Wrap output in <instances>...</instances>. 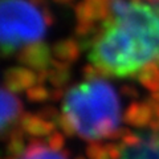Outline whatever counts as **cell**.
Here are the masks:
<instances>
[{
  "mask_svg": "<svg viewBox=\"0 0 159 159\" xmlns=\"http://www.w3.org/2000/svg\"><path fill=\"white\" fill-rule=\"evenodd\" d=\"M74 32L88 69L113 80L159 81V9L147 0H78Z\"/></svg>",
  "mask_w": 159,
  "mask_h": 159,
  "instance_id": "cell-1",
  "label": "cell"
},
{
  "mask_svg": "<svg viewBox=\"0 0 159 159\" xmlns=\"http://www.w3.org/2000/svg\"><path fill=\"white\" fill-rule=\"evenodd\" d=\"M0 27L3 56L62 90L81 48L76 39L53 41L49 0H2Z\"/></svg>",
  "mask_w": 159,
  "mask_h": 159,
  "instance_id": "cell-2",
  "label": "cell"
},
{
  "mask_svg": "<svg viewBox=\"0 0 159 159\" xmlns=\"http://www.w3.org/2000/svg\"><path fill=\"white\" fill-rule=\"evenodd\" d=\"M58 98L60 130L89 147L114 142L130 130L134 109L142 97L133 86L117 85L113 78L86 69Z\"/></svg>",
  "mask_w": 159,
  "mask_h": 159,
  "instance_id": "cell-3",
  "label": "cell"
},
{
  "mask_svg": "<svg viewBox=\"0 0 159 159\" xmlns=\"http://www.w3.org/2000/svg\"><path fill=\"white\" fill-rule=\"evenodd\" d=\"M4 142V159H88L68 146L54 113L33 118Z\"/></svg>",
  "mask_w": 159,
  "mask_h": 159,
  "instance_id": "cell-4",
  "label": "cell"
},
{
  "mask_svg": "<svg viewBox=\"0 0 159 159\" xmlns=\"http://www.w3.org/2000/svg\"><path fill=\"white\" fill-rule=\"evenodd\" d=\"M86 158L159 159V101L147 96L130 130L114 142L86 147Z\"/></svg>",
  "mask_w": 159,
  "mask_h": 159,
  "instance_id": "cell-5",
  "label": "cell"
},
{
  "mask_svg": "<svg viewBox=\"0 0 159 159\" xmlns=\"http://www.w3.org/2000/svg\"><path fill=\"white\" fill-rule=\"evenodd\" d=\"M147 2H150L151 4H154V6L159 9V0H147Z\"/></svg>",
  "mask_w": 159,
  "mask_h": 159,
  "instance_id": "cell-6",
  "label": "cell"
}]
</instances>
